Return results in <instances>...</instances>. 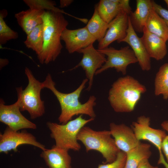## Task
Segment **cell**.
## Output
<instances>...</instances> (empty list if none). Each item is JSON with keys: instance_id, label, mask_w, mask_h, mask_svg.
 <instances>
[{"instance_id": "cell-12", "label": "cell", "mask_w": 168, "mask_h": 168, "mask_svg": "<svg viewBox=\"0 0 168 168\" xmlns=\"http://www.w3.org/2000/svg\"><path fill=\"white\" fill-rule=\"evenodd\" d=\"M129 22V14L122 10L108 24L105 35L99 42L98 49H102L108 47L113 42L120 43L127 35Z\"/></svg>"}, {"instance_id": "cell-2", "label": "cell", "mask_w": 168, "mask_h": 168, "mask_svg": "<svg viewBox=\"0 0 168 168\" xmlns=\"http://www.w3.org/2000/svg\"><path fill=\"white\" fill-rule=\"evenodd\" d=\"M41 17L44 44L42 51L37 58L41 64H48L54 61L61 53L63 48L61 35L68 23L63 13L55 11H45Z\"/></svg>"}, {"instance_id": "cell-35", "label": "cell", "mask_w": 168, "mask_h": 168, "mask_svg": "<svg viewBox=\"0 0 168 168\" xmlns=\"http://www.w3.org/2000/svg\"><path fill=\"white\" fill-rule=\"evenodd\" d=\"M164 1L165 2L168 9V0H164Z\"/></svg>"}, {"instance_id": "cell-23", "label": "cell", "mask_w": 168, "mask_h": 168, "mask_svg": "<svg viewBox=\"0 0 168 168\" xmlns=\"http://www.w3.org/2000/svg\"><path fill=\"white\" fill-rule=\"evenodd\" d=\"M89 33L99 42L105 36L108 27V24L100 17L98 12L97 4L95 7L93 14L86 26Z\"/></svg>"}, {"instance_id": "cell-18", "label": "cell", "mask_w": 168, "mask_h": 168, "mask_svg": "<svg viewBox=\"0 0 168 168\" xmlns=\"http://www.w3.org/2000/svg\"><path fill=\"white\" fill-rule=\"evenodd\" d=\"M142 33L141 39L150 58L157 60L163 59L167 53L166 42L145 27Z\"/></svg>"}, {"instance_id": "cell-17", "label": "cell", "mask_w": 168, "mask_h": 168, "mask_svg": "<svg viewBox=\"0 0 168 168\" xmlns=\"http://www.w3.org/2000/svg\"><path fill=\"white\" fill-rule=\"evenodd\" d=\"M68 151L55 145L42 151L40 156L49 168H71V158Z\"/></svg>"}, {"instance_id": "cell-21", "label": "cell", "mask_w": 168, "mask_h": 168, "mask_svg": "<svg viewBox=\"0 0 168 168\" xmlns=\"http://www.w3.org/2000/svg\"><path fill=\"white\" fill-rule=\"evenodd\" d=\"M124 168H137L143 160L149 159L152 155L151 145L141 142L138 146L126 153Z\"/></svg>"}, {"instance_id": "cell-19", "label": "cell", "mask_w": 168, "mask_h": 168, "mask_svg": "<svg viewBox=\"0 0 168 168\" xmlns=\"http://www.w3.org/2000/svg\"><path fill=\"white\" fill-rule=\"evenodd\" d=\"M136 7L129 15L130 21L135 31L143 32L151 10L153 8L152 0H137Z\"/></svg>"}, {"instance_id": "cell-13", "label": "cell", "mask_w": 168, "mask_h": 168, "mask_svg": "<svg viewBox=\"0 0 168 168\" xmlns=\"http://www.w3.org/2000/svg\"><path fill=\"white\" fill-rule=\"evenodd\" d=\"M61 39L64 41L66 49L69 54L77 52L93 44L96 40L86 26L74 30L66 28L62 32Z\"/></svg>"}, {"instance_id": "cell-20", "label": "cell", "mask_w": 168, "mask_h": 168, "mask_svg": "<svg viewBox=\"0 0 168 168\" xmlns=\"http://www.w3.org/2000/svg\"><path fill=\"white\" fill-rule=\"evenodd\" d=\"M45 11L29 8L16 13L15 17L19 26L27 35L37 26L43 24L41 16Z\"/></svg>"}, {"instance_id": "cell-34", "label": "cell", "mask_w": 168, "mask_h": 168, "mask_svg": "<svg viewBox=\"0 0 168 168\" xmlns=\"http://www.w3.org/2000/svg\"><path fill=\"white\" fill-rule=\"evenodd\" d=\"M162 128L168 133V121L166 120L163 122L161 124Z\"/></svg>"}, {"instance_id": "cell-11", "label": "cell", "mask_w": 168, "mask_h": 168, "mask_svg": "<svg viewBox=\"0 0 168 168\" xmlns=\"http://www.w3.org/2000/svg\"><path fill=\"white\" fill-rule=\"evenodd\" d=\"M77 52L82 54V58L77 65L70 70L75 69L79 67L82 68L88 80V85L86 90L89 91L91 88L96 72L104 65L107 58L105 54L95 48L93 44L80 49Z\"/></svg>"}, {"instance_id": "cell-4", "label": "cell", "mask_w": 168, "mask_h": 168, "mask_svg": "<svg viewBox=\"0 0 168 168\" xmlns=\"http://www.w3.org/2000/svg\"><path fill=\"white\" fill-rule=\"evenodd\" d=\"M77 139L84 146L86 152L94 150L100 152L105 160V163L114 161L120 151L110 130L97 131L84 126L78 133Z\"/></svg>"}, {"instance_id": "cell-7", "label": "cell", "mask_w": 168, "mask_h": 168, "mask_svg": "<svg viewBox=\"0 0 168 168\" xmlns=\"http://www.w3.org/2000/svg\"><path fill=\"white\" fill-rule=\"evenodd\" d=\"M97 49L107 57L104 65L96 72L95 75L112 68H114L117 72H121L124 75L126 73L127 67L129 65L138 62L133 51L128 46L121 47L119 49L111 47Z\"/></svg>"}, {"instance_id": "cell-32", "label": "cell", "mask_w": 168, "mask_h": 168, "mask_svg": "<svg viewBox=\"0 0 168 168\" xmlns=\"http://www.w3.org/2000/svg\"><path fill=\"white\" fill-rule=\"evenodd\" d=\"M72 0H61L60 1V7L63 8L70 5L73 2Z\"/></svg>"}, {"instance_id": "cell-14", "label": "cell", "mask_w": 168, "mask_h": 168, "mask_svg": "<svg viewBox=\"0 0 168 168\" xmlns=\"http://www.w3.org/2000/svg\"><path fill=\"white\" fill-rule=\"evenodd\" d=\"M110 131L116 145L121 151L126 153L141 142L136 138L132 128L124 124H110Z\"/></svg>"}, {"instance_id": "cell-24", "label": "cell", "mask_w": 168, "mask_h": 168, "mask_svg": "<svg viewBox=\"0 0 168 168\" xmlns=\"http://www.w3.org/2000/svg\"><path fill=\"white\" fill-rule=\"evenodd\" d=\"M24 42L26 47L35 51L37 56L41 53L43 47V24L37 26L28 35Z\"/></svg>"}, {"instance_id": "cell-26", "label": "cell", "mask_w": 168, "mask_h": 168, "mask_svg": "<svg viewBox=\"0 0 168 168\" xmlns=\"http://www.w3.org/2000/svg\"><path fill=\"white\" fill-rule=\"evenodd\" d=\"M23 2L30 9L45 11V10L55 11L69 15L78 20H80L79 18L68 14L56 7V3L54 1L48 0H24Z\"/></svg>"}, {"instance_id": "cell-9", "label": "cell", "mask_w": 168, "mask_h": 168, "mask_svg": "<svg viewBox=\"0 0 168 168\" xmlns=\"http://www.w3.org/2000/svg\"><path fill=\"white\" fill-rule=\"evenodd\" d=\"M28 144L37 147L43 151L45 146L38 142L30 133L12 130L7 127L3 133L0 134V152L7 154L11 150L17 151L20 145Z\"/></svg>"}, {"instance_id": "cell-10", "label": "cell", "mask_w": 168, "mask_h": 168, "mask_svg": "<svg viewBox=\"0 0 168 168\" xmlns=\"http://www.w3.org/2000/svg\"><path fill=\"white\" fill-rule=\"evenodd\" d=\"M0 121L13 130L18 131L24 129H35L36 125L26 118L21 113L19 102L17 99L14 103L5 105L3 100H0Z\"/></svg>"}, {"instance_id": "cell-31", "label": "cell", "mask_w": 168, "mask_h": 168, "mask_svg": "<svg viewBox=\"0 0 168 168\" xmlns=\"http://www.w3.org/2000/svg\"><path fill=\"white\" fill-rule=\"evenodd\" d=\"M137 168H159L157 166L151 165L148 159L143 160L139 163Z\"/></svg>"}, {"instance_id": "cell-36", "label": "cell", "mask_w": 168, "mask_h": 168, "mask_svg": "<svg viewBox=\"0 0 168 168\" xmlns=\"http://www.w3.org/2000/svg\"><path fill=\"white\" fill-rule=\"evenodd\" d=\"M44 168L40 167V168Z\"/></svg>"}, {"instance_id": "cell-27", "label": "cell", "mask_w": 168, "mask_h": 168, "mask_svg": "<svg viewBox=\"0 0 168 168\" xmlns=\"http://www.w3.org/2000/svg\"><path fill=\"white\" fill-rule=\"evenodd\" d=\"M7 11L3 9L0 11V44H5L9 40L18 37V33L10 28L4 20L7 15Z\"/></svg>"}, {"instance_id": "cell-1", "label": "cell", "mask_w": 168, "mask_h": 168, "mask_svg": "<svg viewBox=\"0 0 168 168\" xmlns=\"http://www.w3.org/2000/svg\"><path fill=\"white\" fill-rule=\"evenodd\" d=\"M88 81L86 78L83 79L76 89L68 93L61 92L57 90L55 87V83L49 73L42 82L43 88H46L50 90L59 102L61 109L58 119L59 123L65 124L71 120L73 117L78 115L86 114L94 119L96 117L93 108L96 104V97L94 96H91L88 100L83 104L79 100L82 92Z\"/></svg>"}, {"instance_id": "cell-16", "label": "cell", "mask_w": 168, "mask_h": 168, "mask_svg": "<svg viewBox=\"0 0 168 168\" xmlns=\"http://www.w3.org/2000/svg\"><path fill=\"white\" fill-rule=\"evenodd\" d=\"M97 5L99 15L108 24L122 10L126 11L129 15L132 12L129 0H100Z\"/></svg>"}, {"instance_id": "cell-15", "label": "cell", "mask_w": 168, "mask_h": 168, "mask_svg": "<svg viewBox=\"0 0 168 168\" xmlns=\"http://www.w3.org/2000/svg\"><path fill=\"white\" fill-rule=\"evenodd\" d=\"M127 43L133 51L141 69L148 71L151 68V58L143 44L141 38L138 37L133 29L129 18L127 35L120 43Z\"/></svg>"}, {"instance_id": "cell-8", "label": "cell", "mask_w": 168, "mask_h": 168, "mask_svg": "<svg viewBox=\"0 0 168 168\" xmlns=\"http://www.w3.org/2000/svg\"><path fill=\"white\" fill-rule=\"evenodd\" d=\"M149 117L141 116L138 118L137 122L133 123L131 128L138 140L148 141L157 148L159 153L158 164H162L166 168H168V165L165 160L161 149L162 143L167 135L165 131L151 127Z\"/></svg>"}, {"instance_id": "cell-3", "label": "cell", "mask_w": 168, "mask_h": 168, "mask_svg": "<svg viewBox=\"0 0 168 168\" xmlns=\"http://www.w3.org/2000/svg\"><path fill=\"white\" fill-rule=\"evenodd\" d=\"M146 91L144 85L128 75L119 78L113 83L108 99L115 112H130L134 110L142 95Z\"/></svg>"}, {"instance_id": "cell-29", "label": "cell", "mask_w": 168, "mask_h": 168, "mask_svg": "<svg viewBox=\"0 0 168 168\" xmlns=\"http://www.w3.org/2000/svg\"><path fill=\"white\" fill-rule=\"evenodd\" d=\"M153 8L156 12L164 20L168 27V10L152 0Z\"/></svg>"}, {"instance_id": "cell-33", "label": "cell", "mask_w": 168, "mask_h": 168, "mask_svg": "<svg viewBox=\"0 0 168 168\" xmlns=\"http://www.w3.org/2000/svg\"><path fill=\"white\" fill-rule=\"evenodd\" d=\"M9 63L8 60L6 58H1L0 59V69L7 65Z\"/></svg>"}, {"instance_id": "cell-6", "label": "cell", "mask_w": 168, "mask_h": 168, "mask_svg": "<svg viewBox=\"0 0 168 168\" xmlns=\"http://www.w3.org/2000/svg\"><path fill=\"white\" fill-rule=\"evenodd\" d=\"M28 83L23 90L22 86L16 88L21 111H27L30 118L35 119L42 116L45 113L44 102L41 100L40 92L43 88L42 82L37 80L27 67L25 69Z\"/></svg>"}, {"instance_id": "cell-28", "label": "cell", "mask_w": 168, "mask_h": 168, "mask_svg": "<svg viewBox=\"0 0 168 168\" xmlns=\"http://www.w3.org/2000/svg\"><path fill=\"white\" fill-rule=\"evenodd\" d=\"M126 159V153L120 151L114 161L110 163L100 164L97 168H124Z\"/></svg>"}, {"instance_id": "cell-30", "label": "cell", "mask_w": 168, "mask_h": 168, "mask_svg": "<svg viewBox=\"0 0 168 168\" xmlns=\"http://www.w3.org/2000/svg\"><path fill=\"white\" fill-rule=\"evenodd\" d=\"M161 149L166 157L168 165V135L166 136L163 141Z\"/></svg>"}, {"instance_id": "cell-5", "label": "cell", "mask_w": 168, "mask_h": 168, "mask_svg": "<svg viewBox=\"0 0 168 168\" xmlns=\"http://www.w3.org/2000/svg\"><path fill=\"white\" fill-rule=\"evenodd\" d=\"M82 116V114L80 115L75 119L64 124L50 122L47 123L51 137L55 140L56 146L68 151H79L81 147L78 142V134L82 127L94 119L93 118L86 119Z\"/></svg>"}, {"instance_id": "cell-25", "label": "cell", "mask_w": 168, "mask_h": 168, "mask_svg": "<svg viewBox=\"0 0 168 168\" xmlns=\"http://www.w3.org/2000/svg\"><path fill=\"white\" fill-rule=\"evenodd\" d=\"M154 86L155 95H162L164 99H168V63L160 68L156 74Z\"/></svg>"}, {"instance_id": "cell-22", "label": "cell", "mask_w": 168, "mask_h": 168, "mask_svg": "<svg viewBox=\"0 0 168 168\" xmlns=\"http://www.w3.org/2000/svg\"><path fill=\"white\" fill-rule=\"evenodd\" d=\"M145 27L150 32L161 37L166 42L168 41V27L153 7L150 12Z\"/></svg>"}]
</instances>
